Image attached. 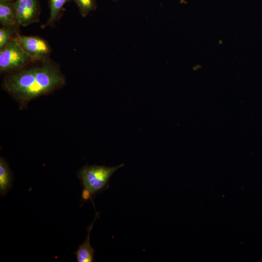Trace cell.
<instances>
[{"instance_id":"obj_1","label":"cell","mask_w":262,"mask_h":262,"mask_svg":"<svg viewBox=\"0 0 262 262\" xmlns=\"http://www.w3.org/2000/svg\"><path fill=\"white\" fill-rule=\"evenodd\" d=\"M66 78L60 66L50 59L41 65L9 73L2 88L19 103L24 104L39 96L63 87Z\"/></svg>"},{"instance_id":"obj_2","label":"cell","mask_w":262,"mask_h":262,"mask_svg":"<svg viewBox=\"0 0 262 262\" xmlns=\"http://www.w3.org/2000/svg\"><path fill=\"white\" fill-rule=\"evenodd\" d=\"M124 165V164H121L112 167L100 165L83 166L78 175L83 188L82 199L91 200L93 196L106 188L113 173Z\"/></svg>"},{"instance_id":"obj_3","label":"cell","mask_w":262,"mask_h":262,"mask_svg":"<svg viewBox=\"0 0 262 262\" xmlns=\"http://www.w3.org/2000/svg\"><path fill=\"white\" fill-rule=\"evenodd\" d=\"M34 63L20 46L13 38L0 49V72L12 73L20 70Z\"/></svg>"},{"instance_id":"obj_4","label":"cell","mask_w":262,"mask_h":262,"mask_svg":"<svg viewBox=\"0 0 262 262\" xmlns=\"http://www.w3.org/2000/svg\"><path fill=\"white\" fill-rule=\"evenodd\" d=\"M14 39L34 62H41L50 59L51 48L48 41L43 38L17 33Z\"/></svg>"},{"instance_id":"obj_5","label":"cell","mask_w":262,"mask_h":262,"mask_svg":"<svg viewBox=\"0 0 262 262\" xmlns=\"http://www.w3.org/2000/svg\"><path fill=\"white\" fill-rule=\"evenodd\" d=\"M14 3L19 26L26 27L39 22L41 13L39 0H16Z\"/></svg>"},{"instance_id":"obj_6","label":"cell","mask_w":262,"mask_h":262,"mask_svg":"<svg viewBox=\"0 0 262 262\" xmlns=\"http://www.w3.org/2000/svg\"><path fill=\"white\" fill-rule=\"evenodd\" d=\"M0 23L4 27L19 26L14 1L0 0Z\"/></svg>"},{"instance_id":"obj_7","label":"cell","mask_w":262,"mask_h":262,"mask_svg":"<svg viewBox=\"0 0 262 262\" xmlns=\"http://www.w3.org/2000/svg\"><path fill=\"white\" fill-rule=\"evenodd\" d=\"M98 215L97 213L96 216L93 222L88 227L87 237L82 244L79 246L78 249L75 254L76 256L78 262H92L94 260L95 250L91 246L90 241V234L92 229L95 221Z\"/></svg>"},{"instance_id":"obj_8","label":"cell","mask_w":262,"mask_h":262,"mask_svg":"<svg viewBox=\"0 0 262 262\" xmlns=\"http://www.w3.org/2000/svg\"><path fill=\"white\" fill-rule=\"evenodd\" d=\"M13 177L5 160L0 158V194L3 196L12 186Z\"/></svg>"},{"instance_id":"obj_9","label":"cell","mask_w":262,"mask_h":262,"mask_svg":"<svg viewBox=\"0 0 262 262\" xmlns=\"http://www.w3.org/2000/svg\"><path fill=\"white\" fill-rule=\"evenodd\" d=\"M69 0H49V16L44 27L54 26L60 19L63 7Z\"/></svg>"},{"instance_id":"obj_10","label":"cell","mask_w":262,"mask_h":262,"mask_svg":"<svg viewBox=\"0 0 262 262\" xmlns=\"http://www.w3.org/2000/svg\"><path fill=\"white\" fill-rule=\"evenodd\" d=\"M19 26L10 27H1L0 28V49L6 44L18 33L17 30Z\"/></svg>"},{"instance_id":"obj_11","label":"cell","mask_w":262,"mask_h":262,"mask_svg":"<svg viewBox=\"0 0 262 262\" xmlns=\"http://www.w3.org/2000/svg\"><path fill=\"white\" fill-rule=\"evenodd\" d=\"M77 5L80 15L86 17L91 12L96 10L97 4L96 0H73Z\"/></svg>"},{"instance_id":"obj_12","label":"cell","mask_w":262,"mask_h":262,"mask_svg":"<svg viewBox=\"0 0 262 262\" xmlns=\"http://www.w3.org/2000/svg\"><path fill=\"white\" fill-rule=\"evenodd\" d=\"M111 0V1H114V2H116V1H118L119 0Z\"/></svg>"},{"instance_id":"obj_13","label":"cell","mask_w":262,"mask_h":262,"mask_svg":"<svg viewBox=\"0 0 262 262\" xmlns=\"http://www.w3.org/2000/svg\"><path fill=\"white\" fill-rule=\"evenodd\" d=\"M10 0L15 1L16 0Z\"/></svg>"}]
</instances>
